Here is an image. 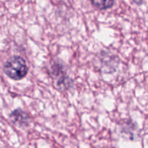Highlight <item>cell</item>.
Instances as JSON below:
<instances>
[{
	"mask_svg": "<svg viewBox=\"0 0 148 148\" xmlns=\"http://www.w3.org/2000/svg\"><path fill=\"white\" fill-rule=\"evenodd\" d=\"M4 71L11 79L19 81L27 75L28 66L23 58L14 55L6 61L4 66Z\"/></svg>",
	"mask_w": 148,
	"mask_h": 148,
	"instance_id": "obj_1",
	"label": "cell"
},
{
	"mask_svg": "<svg viewBox=\"0 0 148 148\" xmlns=\"http://www.w3.org/2000/svg\"><path fill=\"white\" fill-rule=\"evenodd\" d=\"M10 118L12 123L20 126H27L29 120L28 114L21 109H17L12 112Z\"/></svg>",
	"mask_w": 148,
	"mask_h": 148,
	"instance_id": "obj_2",
	"label": "cell"
},
{
	"mask_svg": "<svg viewBox=\"0 0 148 148\" xmlns=\"http://www.w3.org/2000/svg\"><path fill=\"white\" fill-rule=\"evenodd\" d=\"M92 4L99 10L110 9L114 5V0H91Z\"/></svg>",
	"mask_w": 148,
	"mask_h": 148,
	"instance_id": "obj_3",
	"label": "cell"
},
{
	"mask_svg": "<svg viewBox=\"0 0 148 148\" xmlns=\"http://www.w3.org/2000/svg\"><path fill=\"white\" fill-rule=\"evenodd\" d=\"M133 2L136 5H139L142 3V0H133Z\"/></svg>",
	"mask_w": 148,
	"mask_h": 148,
	"instance_id": "obj_4",
	"label": "cell"
}]
</instances>
